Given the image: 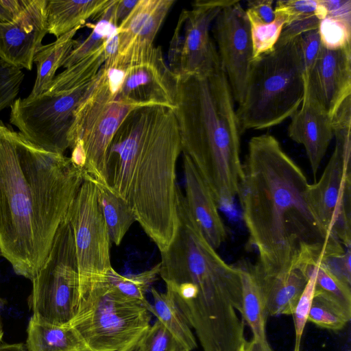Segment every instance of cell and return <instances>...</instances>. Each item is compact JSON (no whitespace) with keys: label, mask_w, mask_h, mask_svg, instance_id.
<instances>
[{"label":"cell","mask_w":351,"mask_h":351,"mask_svg":"<svg viewBox=\"0 0 351 351\" xmlns=\"http://www.w3.org/2000/svg\"><path fill=\"white\" fill-rule=\"evenodd\" d=\"M243 173L237 195L261 273L304 269L346 250L321 223L308 199L306 175L276 137L251 138Z\"/></svg>","instance_id":"obj_1"},{"label":"cell","mask_w":351,"mask_h":351,"mask_svg":"<svg viewBox=\"0 0 351 351\" xmlns=\"http://www.w3.org/2000/svg\"><path fill=\"white\" fill-rule=\"evenodd\" d=\"M70 157L47 152L0 119V252L34 279L84 180Z\"/></svg>","instance_id":"obj_2"},{"label":"cell","mask_w":351,"mask_h":351,"mask_svg":"<svg viewBox=\"0 0 351 351\" xmlns=\"http://www.w3.org/2000/svg\"><path fill=\"white\" fill-rule=\"evenodd\" d=\"M181 152L173 110L152 106L128 114L107 153V185L130 205L160 252L178 228L176 165Z\"/></svg>","instance_id":"obj_3"},{"label":"cell","mask_w":351,"mask_h":351,"mask_svg":"<svg viewBox=\"0 0 351 351\" xmlns=\"http://www.w3.org/2000/svg\"><path fill=\"white\" fill-rule=\"evenodd\" d=\"M176 234L160 252V277L203 351H242L247 342L240 272L221 257L197 226L180 188Z\"/></svg>","instance_id":"obj_4"},{"label":"cell","mask_w":351,"mask_h":351,"mask_svg":"<svg viewBox=\"0 0 351 351\" xmlns=\"http://www.w3.org/2000/svg\"><path fill=\"white\" fill-rule=\"evenodd\" d=\"M173 111L182 154L191 159L218 207L231 206L243 176L241 133L221 66L207 76L180 78Z\"/></svg>","instance_id":"obj_5"},{"label":"cell","mask_w":351,"mask_h":351,"mask_svg":"<svg viewBox=\"0 0 351 351\" xmlns=\"http://www.w3.org/2000/svg\"><path fill=\"white\" fill-rule=\"evenodd\" d=\"M304 95L298 38L252 61L243 99L236 109L241 133L264 130L291 118Z\"/></svg>","instance_id":"obj_6"},{"label":"cell","mask_w":351,"mask_h":351,"mask_svg":"<svg viewBox=\"0 0 351 351\" xmlns=\"http://www.w3.org/2000/svg\"><path fill=\"white\" fill-rule=\"evenodd\" d=\"M106 275L79 285L76 313L69 326L90 351H132L151 325V303L124 295Z\"/></svg>","instance_id":"obj_7"},{"label":"cell","mask_w":351,"mask_h":351,"mask_svg":"<svg viewBox=\"0 0 351 351\" xmlns=\"http://www.w3.org/2000/svg\"><path fill=\"white\" fill-rule=\"evenodd\" d=\"M140 107L143 106L117 95L102 66L75 112L69 134L71 161L94 181L107 184L106 165L110 143L128 114Z\"/></svg>","instance_id":"obj_8"},{"label":"cell","mask_w":351,"mask_h":351,"mask_svg":"<svg viewBox=\"0 0 351 351\" xmlns=\"http://www.w3.org/2000/svg\"><path fill=\"white\" fill-rule=\"evenodd\" d=\"M32 282L28 305L32 316L49 324L69 326L77 310L79 274L73 234L66 217Z\"/></svg>","instance_id":"obj_9"},{"label":"cell","mask_w":351,"mask_h":351,"mask_svg":"<svg viewBox=\"0 0 351 351\" xmlns=\"http://www.w3.org/2000/svg\"><path fill=\"white\" fill-rule=\"evenodd\" d=\"M93 82L66 93L16 99L10 106V122L36 146L64 154L75 110Z\"/></svg>","instance_id":"obj_10"},{"label":"cell","mask_w":351,"mask_h":351,"mask_svg":"<svg viewBox=\"0 0 351 351\" xmlns=\"http://www.w3.org/2000/svg\"><path fill=\"white\" fill-rule=\"evenodd\" d=\"M232 0L196 1L181 12L169 48V68L178 77L207 76L220 67L210 30Z\"/></svg>","instance_id":"obj_11"},{"label":"cell","mask_w":351,"mask_h":351,"mask_svg":"<svg viewBox=\"0 0 351 351\" xmlns=\"http://www.w3.org/2000/svg\"><path fill=\"white\" fill-rule=\"evenodd\" d=\"M66 217L74 238L79 285L104 276L112 267L111 241L96 185L85 173Z\"/></svg>","instance_id":"obj_12"},{"label":"cell","mask_w":351,"mask_h":351,"mask_svg":"<svg viewBox=\"0 0 351 351\" xmlns=\"http://www.w3.org/2000/svg\"><path fill=\"white\" fill-rule=\"evenodd\" d=\"M115 64L123 69L119 98L141 106L176 108L179 79L165 62L160 47L118 56Z\"/></svg>","instance_id":"obj_13"},{"label":"cell","mask_w":351,"mask_h":351,"mask_svg":"<svg viewBox=\"0 0 351 351\" xmlns=\"http://www.w3.org/2000/svg\"><path fill=\"white\" fill-rule=\"evenodd\" d=\"M220 66L226 74L234 101L242 102L254 52L250 23L239 1H231L212 25Z\"/></svg>","instance_id":"obj_14"},{"label":"cell","mask_w":351,"mask_h":351,"mask_svg":"<svg viewBox=\"0 0 351 351\" xmlns=\"http://www.w3.org/2000/svg\"><path fill=\"white\" fill-rule=\"evenodd\" d=\"M304 95L332 117L351 96V43L339 49L322 46L317 60L304 79Z\"/></svg>","instance_id":"obj_15"},{"label":"cell","mask_w":351,"mask_h":351,"mask_svg":"<svg viewBox=\"0 0 351 351\" xmlns=\"http://www.w3.org/2000/svg\"><path fill=\"white\" fill-rule=\"evenodd\" d=\"M47 0H29L12 22L0 24V59L18 69L32 70L34 59L47 34Z\"/></svg>","instance_id":"obj_16"},{"label":"cell","mask_w":351,"mask_h":351,"mask_svg":"<svg viewBox=\"0 0 351 351\" xmlns=\"http://www.w3.org/2000/svg\"><path fill=\"white\" fill-rule=\"evenodd\" d=\"M288 134L304 147L315 177L334 136L331 117L317 101L304 95L301 106L291 117Z\"/></svg>","instance_id":"obj_17"},{"label":"cell","mask_w":351,"mask_h":351,"mask_svg":"<svg viewBox=\"0 0 351 351\" xmlns=\"http://www.w3.org/2000/svg\"><path fill=\"white\" fill-rule=\"evenodd\" d=\"M350 156L351 144L336 141L335 149L319 180L308 186L310 203L329 232L345 181L350 175Z\"/></svg>","instance_id":"obj_18"},{"label":"cell","mask_w":351,"mask_h":351,"mask_svg":"<svg viewBox=\"0 0 351 351\" xmlns=\"http://www.w3.org/2000/svg\"><path fill=\"white\" fill-rule=\"evenodd\" d=\"M182 154L186 204L202 234L216 250L227 238L226 228L208 187L191 159Z\"/></svg>","instance_id":"obj_19"},{"label":"cell","mask_w":351,"mask_h":351,"mask_svg":"<svg viewBox=\"0 0 351 351\" xmlns=\"http://www.w3.org/2000/svg\"><path fill=\"white\" fill-rule=\"evenodd\" d=\"M175 0H138L117 27L118 56L153 46L157 32Z\"/></svg>","instance_id":"obj_20"},{"label":"cell","mask_w":351,"mask_h":351,"mask_svg":"<svg viewBox=\"0 0 351 351\" xmlns=\"http://www.w3.org/2000/svg\"><path fill=\"white\" fill-rule=\"evenodd\" d=\"M252 269L269 316L292 315L308 276L305 269H294L276 275H264Z\"/></svg>","instance_id":"obj_21"},{"label":"cell","mask_w":351,"mask_h":351,"mask_svg":"<svg viewBox=\"0 0 351 351\" xmlns=\"http://www.w3.org/2000/svg\"><path fill=\"white\" fill-rule=\"evenodd\" d=\"M111 0H47L46 23L47 33L56 37L83 25L91 16H99Z\"/></svg>","instance_id":"obj_22"},{"label":"cell","mask_w":351,"mask_h":351,"mask_svg":"<svg viewBox=\"0 0 351 351\" xmlns=\"http://www.w3.org/2000/svg\"><path fill=\"white\" fill-rule=\"evenodd\" d=\"M27 351H90L71 326H60L31 317L27 328Z\"/></svg>","instance_id":"obj_23"},{"label":"cell","mask_w":351,"mask_h":351,"mask_svg":"<svg viewBox=\"0 0 351 351\" xmlns=\"http://www.w3.org/2000/svg\"><path fill=\"white\" fill-rule=\"evenodd\" d=\"M82 26H78L55 41L41 46L34 59L36 66V77L27 97H38L48 90L56 71L62 66L65 58L76 44L77 40H74L73 37Z\"/></svg>","instance_id":"obj_24"},{"label":"cell","mask_w":351,"mask_h":351,"mask_svg":"<svg viewBox=\"0 0 351 351\" xmlns=\"http://www.w3.org/2000/svg\"><path fill=\"white\" fill-rule=\"evenodd\" d=\"M153 298L148 310L174 337L184 351H193L197 346L194 333L185 320L169 292L150 289Z\"/></svg>","instance_id":"obj_25"},{"label":"cell","mask_w":351,"mask_h":351,"mask_svg":"<svg viewBox=\"0 0 351 351\" xmlns=\"http://www.w3.org/2000/svg\"><path fill=\"white\" fill-rule=\"evenodd\" d=\"M94 182L111 243L118 246L132 225L136 221L135 215L130 205L107 184Z\"/></svg>","instance_id":"obj_26"},{"label":"cell","mask_w":351,"mask_h":351,"mask_svg":"<svg viewBox=\"0 0 351 351\" xmlns=\"http://www.w3.org/2000/svg\"><path fill=\"white\" fill-rule=\"evenodd\" d=\"M105 43L56 75L47 94L66 93L92 82L105 62Z\"/></svg>","instance_id":"obj_27"},{"label":"cell","mask_w":351,"mask_h":351,"mask_svg":"<svg viewBox=\"0 0 351 351\" xmlns=\"http://www.w3.org/2000/svg\"><path fill=\"white\" fill-rule=\"evenodd\" d=\"M117 2V0H111L108 6L99 16L97 22L91 27V33L83 41H77L65 58L62 67L66 69L73 65L100 47L107 38L117 29L114 22Z\"/></svg>","instance_id":"obj_28"},{"label":"cell","mask_w":351,"mask_h":351,"mask_svg":"<svg viewBox=\"0 0 351 351\" xmlns=\"http://www.w3.org/2000/svg\"><path fill=\"white\" fill-rule=\"evenodd\" d=\"M315 286L314 295L331 304L351 319V289L320 264L314 265Z\"/></svg>","instance_id":"obj_29"},{"label":"cell","mask_w":351,"mask_h":351,"mask_svg":"<svg viewBox=\"0 0 351 351\" xmlns=\"http://www.w3.org/2000/svg\"><path fill=\"white\" fill-rule=\"evenodd\" d=\"M160 262L149 269L138 274L121 275L111 267L106 273L108 281L124 295L147 304L145 297L160 274Z\"/></svg>","instance_id":"obj_30"},{"label":"cell","mask_w":351,"mask_h":351,"mask_svg":"<svg viewBox=\"0 0 351 351\" xmlns=\"http://www.w3.org/2000/svg\"><path fill=\"white\" fill-rule=\"evenodd\" d=\"M275 16L274 20L269 23L250 21L254 52L253 60L271 51L276 45L285 24V19L279 13L275 12Z\"/></svg>","instance_id":"obj_31"},{"label":"cell","mask_w":351,"mask_h":351,"mask_svg":"<svg viewBox=\"0 0 351 351\" xmlns=\"http://www.w3.org/2000/svg\"><path fill=\"white\" fill-rule=\"evenodd\" d=\"M350 319L324 299L314 295L307 322L317 326L337 331L343 329Z\"/></svg>","instance_id":"obj_32"},{"label":"cell","mask_w":351,"mask_h":351,"mask_svg":"<svg viewBox=\"0 0 351 351\" xmlns=\"http://www.w3.org/2000/svg\"><path fill=\"white\" fill-rule=\"evenodd\" d=\"M184 350L174 337L156 319L140 338L132 351Z\"/></svg>","instance_id":"obj_33"},{"label":"cell","mask_w":351,"mask_h":351,"mask_svg":"<svg viewBox=\"0 0 351 351\" xmlns=\"http://www.w3.org/2000/svg\"><path fill=\"white\" fill-rule=\"evenodd\" d=\"M351 176L349 175L345 181L343 192L337 204L330 232L343 245L350 248V195Z\"/></svg>","instance_id":"obj_34"},{"label":"cell","mask_w":351,"mask_h":351,"mask_svg":"<svg viewBox=\"0 0 351 351\" xmlns=\"http://www.w3.org/2000/svg\"><path fill=\"white\" fill-rule=\"evenodd\" d=\"M314 265L306 267V273L309 278L292 314L295 336V343L296 344L301 343L302 337L314 298L315 286Z\"/></svg>","instance_id":"obj_35"},{"label":"cell","mask_w":351,"mask_h":351,"mask_svg":"<svg viewBox=\"0 0 351 351\" xmlns=\"http://www.w3.org/2000/svg\"><path fill=\"white\" fill-rule=\"evenodd\" d=\"M318 30L326 48L339 49L351 43V23L326 17L321 20Z\"/></svg>","instance_id":"obj_36"},{"label":"cell","mask_w":351,"mask_h":351,"mask_svg":"<svg viewBox=\"0 0 351 351\" xmlns=\"http://www.w3.org/2000/svg\"><path fill=\"white\" fill-rule=\"evenodd\" d=\"M274 12L285 17V24L308 16L317 15L321 20L326 16L320 0H280L276 3Z\"/></svg>","instance_id":"obj_37"},{"label":"cell","mask_w":351,"mask_h":351,"mask_svg":"<svg viewBox=\"0 0 351 351\" xmlns=\"http://www.w3.org/2000/svg\"><path fill=\"white\" fill-rule=\"evenodd\" d=\"M24 79L21 69L0 59V112L10 107L16 99Z\"/></svg>","instance_id":"obj_38"},{"label":"cell","mask_w":351,"mask_h":351,"mask_svg":"<svg viewBox=\"0 0 351 351\" xmlns=\"http://www.w3.org/2000/svg\"><path fill=\"white\" fill-rule=\"evenodd\" d=\"M305 79L314 66L322 48L318 29L306 32L297 37Z\"/></svg>","instance_id":"obj_39"},{"label":"cell","mask_w":351,"mask_h":351,"mask_svg":"<svg viewBox=\"0 0 351 351\" xmlns=\"http://www.w3.org/2000/svg\"><path fill=\"white\" fill-rule=\"evenodd\" d=\"M321 19L317 15L293 20L284 25L275 46H280L294 40L310 30L318 29Z\"/></svg>","instance_id":"obj_40"},{"label":"cell","mask_w":351,"mask_h":351,"mask_svg":"<svg viewBox=\"0 0 351 351\" xmlns=\"http://www.w3.org/2000/svg\"><path fill=\"white\" fill-rule=\"evenodd\" d=\"M350 256V248H346L343 253L328 256L319 264L335 277L351 286Z\"/></svg>","instance_id":"obj_41"},{"label":"cell","mask_w":351,"mask_h":351,"mask_svg":"<svg viewBox=\"0 0 351 351\" xmlns=\"http://www.w3.org/2000/svg\"><path fill=\"white\" fill-rule=\"evenodd\" d=\"M273 3V0L248 1L245 12L249 21L262 23H271L276 16Z\"/></svg>","instance_id":"obj_42"},{"label":"cell","mask_w":351,"mask_h":351,"mask_svg":"<svg viewBox=\"0 0 351 351\" xmlns=\"http://www.w3.org/2000/svg\"><path fill=\"white\" fill-rule=\"evenodd\" d=\"M320 1L326 10V17L351 23V1L320 0Z\"/></svg>","instance_id":"obj_43"},{"label":"cell","mask_w":351,"mask_h":351,"mask_svg":"<svg viewBox=\"0 0 351 351\" xmlns=\"http://www.w3.org/2000/svg\"><path fill=\"white\" fill-rule=\"evenodd\" d=\"M29 0H0V24L14 21Z\"/></svg>","instance_id":"obj_44"},{"label":"cell","mask_w":351,"mask_h":351,"mask_svg":"<svg viewBox=\"0 0 351 351\" xmlns=\"http://www.w3.org/2000/svg\"><path fill=\"white\" fill-rule=\"evenodd\" d=\"M138 0H117L114 12V22L118 27L129 16Z\"/></svg>","instance_id":"obj_45"},{"label":"cell","mask_w":351,"mask_h":351,"mask_svg":"<svg viewBox=\"0 0 351 351\" xmlns=\"http://www.w3.org/2000/svg\"><path fill=\"white\" fill-rule=\"evenodd\" d=\"M0 351H27L24 344L18 343H1L0 344Z\"/></svg>","instance_id":"obj_46"},{"label":"cell","mask_w":351,"mask_h":351,"mask_svg":"<svg viewBox=\"0 0 351 351\" xmlns=\"http://www.w3.org/2000/svg\"><path fill=\"white\" fill-rule=\"evenodd\" d=\"M242 351H260L258 345L253 340L246 342Z\"/></svg>","instance_id":"obj_47"},{"label":"cell","mask_w":351,"mask_h":351,"mask_svg":"<svg viewBox=\"0 0 351 351\" xmlns=\"http://www.w3.org/2000/svg\"><path fill=\"white\" fill-rule=\"evenodd\" d=\"M1 256V252H0V256ZM3 335V331L1 318V298H0V344L2 343Z\"/></svg>","instance_id":"obj_48"},{"label":"cell","mask_w":351,"mask_h":351,"mask_svg":"<svg viewBox=\"0 0 351 351\" xmlns=\"http://www.w3.org/2000/svg\"><path fill=\"white\" fill-rule=\"evenodd\" d=\"M182 351H184V350H182Z\"/></svg>","instance_id":"obj_49"}]
</instances>
